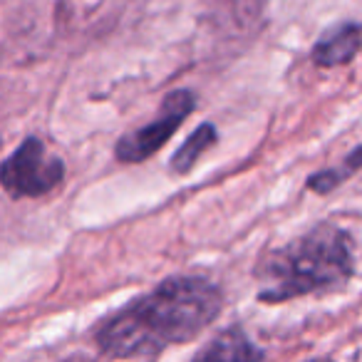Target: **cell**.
<instances>
[{"mask_svg": "<svg viewBox=\"0 0 362 362\" xmlns=\"http://www.w3.org/2000/svg\"><path fill=\"white\" fill-rule=\"evenodd\" d=\"M360 169H362V144L357 146V149H352L337 166L313 174L310 179H308V189L315 194H330L332 189H337L342 181L350 179V176Z\"/></svg>", "mask_w": 362, "mask_h": 362, "instance_id": "8", "label": "cell"}, {"mask_svg": "<svg viewBox=\"0 0 362 362\" xmlns=\"http://www.w3.org/2000/svg\"><path fill=\"white\" fill-rule=\"evenodd\" d=\"M197 107V95L192 90H176L161 102V112L139 129L124 134L115 146V156L122 164H139L154 156L181 127Z\"/></svg>", "mask_w": 362, "mask_h": 362, "instance_id": "4", "label": "cell"}, {"mask_svg": "<svg viewBox=\"0 0 362 362\" xmlns=\"http://www.w3.org/2000/svg\"><path fill=\"white\" fill-rule=\"evenodd\" d=\"M362 47V25L360 23H337L330 30H325L320 37L315 40L310 50V60L317 67H340L347 65L352 57L360 52Z\"/></svg>", "mask_w": 362, "mask_h": 362, "instance_id": "5", "label": "cell"}, {"mask_svg": "<svg viewBox=\"0 0 362 362\" xmlns=\"http://www.w3.org/2000/svg\"><path fill=\"white\" fill-rule=\"evenodd\" d=\"M223 308V293L202 276H174L107 317L95 332L105 357H154L187 345L206 330Z\"/></svg>", "mask_w": 362, "mask_h": 362, "instance_id": "1", "label": "cell"}, {"mask_svg": "<svg viewBox=\"0 0 362 362\" xmlns=\"http://www.w3.org/2000/svg\"><path fill=\"white\" fill-rule=\"evenodd\" d=\"M355 273V243L345 228L317 223L300 238L263 256L256 266L258 300L288 303L293 298L340 288Z\"/></svg>", "mask_w": 362, "mask_h": 362, "instance_id": "2", "label": "cell"}, {"mask_svg": "<svg viewBox=\"0 0 362 362\" xmlns=\"http://www.w3.org/2000/svg\"><path fill=\"white\" fill-rule=\"evenodd\" d=\"M65 179V161L55 156L37 136H28L3 164L0 187L13 199H37L60 187Z\"/></svg>", "mask_w": 362, "mask_h": 362, "instance_id": "3", "label": "cell"}, {"mask_svg": "<svg viewBox=\"0 0 362 362\" xmlns=\"http://www.w3.org/2000/svg\"><path fill=\"white\" fill-rule=\"evenodd\" d=\"M216 141H218L216 127H214L211 122L202 124L197 132H192V134L187 136V141H184V144L176 149V154L171 156V171H174V174H187V171H192L194 166H197V161L202 159V154H206Z\"/></svg>", "mask_w": 362, "mask_h": 362, "instance_id": "7", "label": "cell"}, {"mask_svg": "<svg viewBox=\"0 0 362 362\" xmlns=\"http://www.w3.org/2000/svg\"><path fill=\"white\" fill-rule=\"evenodd\" d=\"M199 360H258L263 350H258L241 327H228L221 335L209 342L206 350L199 352Z\"/></svg>", "mask_w": 362, "mask_h": 362, "instance_id": "6", "label": "cell"}]
</instances>
